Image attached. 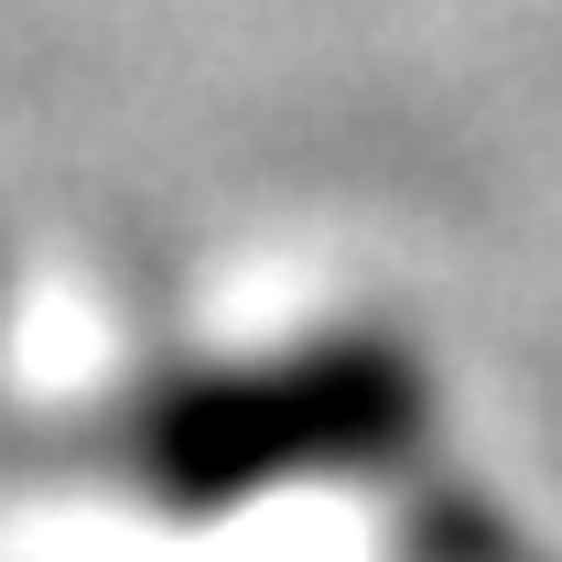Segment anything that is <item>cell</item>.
<instances>
[{"mask_svg":"<svg viewBox=\"0 0 562 562\" xmlns=\"http://www.w3.org/2000/svg\"><path fill=\"white\" fill-rule=\"evenodd\" d=\"M412 432V368L368 336L271 357V368H195L173 390H140L109 422V465L173 508L271 497L303 465H368Z\"/></svg>","mask_w":562,"mask_h":562,"instance_id":"obj_1","label":"cell"}]
</instances>
